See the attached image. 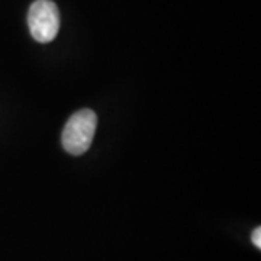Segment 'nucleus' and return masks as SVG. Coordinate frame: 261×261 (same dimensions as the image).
<instances>
[{"instance_id":"f257e3e1","label":"nucleus","mask_w":261,"mask_h":261,"mask_svg":"<svg viewBox=\"0 0 261 261\" xmlns=\"http://www.w3.org/2000/svg\"><path fill=\"white\" fill-rule=\"evenodd\" d=\"M97 126V116L90 109L75 112L65 123L61 142L63 147L73 155H82L90 148Z\"/></svg>"},{"instance_id":"f03ea898","label":"nucleus","mask_w":261,"mask_h":261,"mask_svg":"<svg viewBox=\"0 0 261 261\" xmlns=\"http://www.w3.org/2000/svg\"><path fill=\"white\" fill-rule=\"evenodd\" d=\"M28 27L35 41L41 44L51 42L60 29V13L56 3L51 0L34 2L28 12Z\"/></svg>"},{"instance_id":"7ed1b4c3","label":"nucleus","mask_w":261,"mask_h":261,"mask_svg":"<svg viewBox=\"0 0 261 261\" xmlns=\"http://www.w3.org/2000/svg\"><path fill=\"white\" fill-rule=\"evenodd\" d=\"M251 240H252V244L260 250L261 248V229L260 228H257V229H254L252 231V235H251Z\"/></svg>"}]
</instances>
